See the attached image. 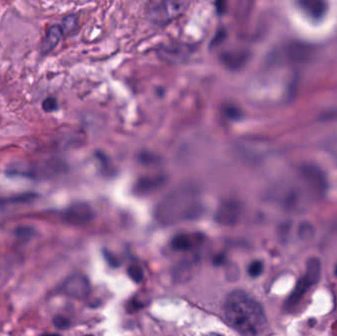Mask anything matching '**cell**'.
Listing matches in <instances>:
<instances>
[{"label":"cell","instance_id":"obj_1","mask_svg":"<svg viewBox=\"0 0 337 336\" xmlns=\"http://www.w3.org/2000/svg\"><path fill=\"white\" fill-rule=\"evenodd\" d=\"M226 323L243 336H261L268 331V319L262 305L244 291L231 292L225 299Z\"/></svg>","mask_w":337,"mask_h":336},{"label":"cell","instance_id":"obj_2","mask_svg":"<svg viewBox=\"0 0 337 336\" xmlns=\"http://www.w3.org/2000/svg\"><path fill=\"white\" fill-rule=\"evenodd\" d=\"M202 209L200 193L193 187H182L160 202L156 217L163 224H174L199 217Z\"/></svg>","mask_w":337,"mask_h":336},{"label":"cell","instance_id":"obj_3","mask_svg":"<svg viewBox=\"0 0 337 336\" xmlns=\"http://www.w3.org/2000/svg\"><path fill=\"white\" fill-rule=\"evenodd\" d=\"M321 272H322L321 261L317 258L310 259L307 263L306 274L299 279L294 291L292 292L286 303V306L288 308L296 306L303 299V297L310 290V288L319 282L321 278Z\"/></svg>","mask_w":337,"mask_h":336},{"label":"cell","instance_id":"obj_4","mask_svg":"<svg viewBox=\"0 0 337 336\" xmlns=\"http://www.w3.org/2000/svg\"><path fill=\"white\" fill-rule=\"evenodd\" d=\"M188 0H163L149 13L150 20L157 25H168L188 10Z\"/></svg>","mask_w":337,"mask_h":336},{"label":"cell","instance_id":"obj_5","mask_svg":"<svg viewBox=\"0 0 337 336\" xmlns=\"http://www.w3.org/2000/svg\"><path fill=\"white\" fill-rule=\"evenodd\" d=\"M194 53V48L187 44L174 43L161 47L158 50L159 58L168 64H182L187 62Z\"/></svg>","mask_w":337,"mask_h":336},{"label":"cell","instance_id":"obj_6","mask_svg":"<svg viewBox=\"0 0 337 336\" xmlns=\"http://www.w3.org/2000/svg\"><path fill=\"white\" fill-rule=\"evenodd\" d=\"M90 289L89 280L84 275L74 274L69 276L62 284L60 291L67 297L81 300L89 295Z\"/></svg>","mask_w":337,"mask_h":336},{"label":"cell","instance_id":"obj_7","mask_svg":"<svg viewBox=\"0 0 337 336\" xmlns=\"http://www.w3.org/2000/svg\"><path fill=\"white\" fill-rule=\"evenodd\" d=\"M93 217L92 209L85 203H77L70 206L63 213V218L67 223L82 225L89 222Z\"/></svg>","mask_w":337,"mask_h":336},{"label":"cell","instance_id":"obj_8","mask_svg":"<svg viewBox=\"0 0 337 336\" xmlns=\"http://www.w3.org/2000/svg\"><path fill=\"white\" fill-rule=\"evenodd\" d=\"M241 215V208L240 204L238 202H225L221 204L219 207L217 214H216V220L218 223L222 225H234L238 222Z\"/></svg>","mask_w":337,"mask_h":336},{"label":"cell","instance_id":"obj_9","mask_svg":"<svg viewBox=\"0 0 337 336\" xmlns=\"http://www.w3.org/2000/svg\"><path fill=\"white\" fill-rule=\"evenodd\" d=\"M64 34L65 33H64L62 26L54 25L50 27L47 32L46 38L43 42V45H42V49H41L42 55L46 56V55H49L52 51H54L56 47L62 41Z\"/></svg>","mask_w":337,"mask_h":336},{"label":"cell","instance_id":"obj_10","mask_svg":"<svg viewBox=\"0 0 337 336\" xmlns=\"http://www.w3.org/2000/svg\"><path fill=\"white\" fill-rule=\"evenodd\" d=\"M242 58L243 57L241 53L239 54L236 53V51H232L223 54L221 57V61L225 67L232 70H236V68L239 67L242 64Z\"/></svg>","mask_w":337,"mask_h":336},{"label":"cell","instance_id":"obj_11","mask_svg":"<svg viewBox=\"0 0 337 336\" xmlns=\"http://www.w3.org/2000/svg\"><path fill=\"white\" fill-rule=\"evenodd\" d=\"M172 246L175 250L186 251L192 248L193 243H192V240L188 236L179 235V236H176L174 240L172 241Z\"/></svg>","mask_w":337,"mask_h":336},{"label":"cell","instance_id":"obj_12","mask_svg":"<svg viewBox=\"0 0 337 336\" xmlns=\"http://www.w3.org/2000/svg\"><path fill=\"white\" fill-rule=\"evenodd\" d=\"M77 17L75 15H70L64 20L62 28L64 33H70L77 28Z\"/></svg>","mask_w":337,"mask_h":336},{"label":"cell","instance_id":"obj_13","mask_svg":"<svg viewBox=\"0 0 337 336\" xmlns=\"http://www.w3.org/2000/svg\"><path fill=\"white\" fill-rule=\"evenodd\" d=\"M42 108L46 113H53L59 109V104L56 98L49 97L43 101Z\"/></svg>","mask_w":337,"mask_h":336},{"label":"cell","instance_id":"obj_14","mask_svg":"<svg viewBox=\"0 0 337 336\" xmlns=\"http://www.w3.org/2000/svg\"><path fill=\"white\" fill-rule=\"evenodd\" d=\"M248 271H249L250 276H252V277H258V276H260V275L263 273V271H264V265H263L262 262L256 261V262H254V263L251 264V266L249 267Z\"/></svg>","mask_w":337,"mask_h":336},{"label":"cell","instance_id":"obj_15","mask_svg":"<svg viewBox=\"0 0 337 336\" xmlns=\"http://www.w3.org/2000/svg\"><path fill=\"white\" fill-rule=\"evenodd\" d=\"M129 275L131 276V278L133 280H135L136 282H139L143 278V271L139 267L133 266L129 269Z\"/></svg>","mask_w":337,"mask_h":336},{"label":"cell","instance_id":"obj_16","mask_svg":"<svg viewBox=\"0 0 337 336\" xmlns=\"http://www.w3.org/2000/svg\"><path fill=\"white\" fill-rule=\"evenodd\" d=\"M225 113H226V116L232 120H236L239 118V111L235 108V107H229L225 110Z\"/></svg>","mask_w":337,"mask_h":336},{"label":"cell","instance_id":"obj_17","mask_svg":"<svg viewBox=\"0 0 337 336\" xmlns=\"http://www.w3.org/2000/svg\"><path fill=\"white\" fill-rule=\"evenodd\" d=\"M54 324L60 328V329H64V328H67L68 326V321L66 320L65 318H62V317H59V318H56L55 321H54Z\"/></svg>","mask_w":337,"mask_h":336},{"label":"cell","instance_id":"obj_18","mask_svg":"<svg viewBox=\"0 0 337 336\" xmlns=\"http://www.w3.org/2000/svg\"><path fill=\"white\" fill-rule=\"evenodd\" d=\"M216 9L218 14H223L226 9V0H216Z\"/></svg>","mask_w":337,"mask_h":336},{"label":"cell","instance_id":"obj_19","mask_svg":"<svg viewBox=\"0 0 337 336\" xmlns=\"http://www.w3.org/2000/svg\"><path fill=\"white\" fill-rule=\"evenodd\" d=\"M336 273H337V269H336Z\"/></svg>","mask_w":337,"mask_h":336}]
</instances>
